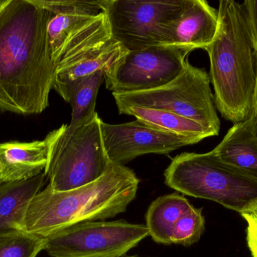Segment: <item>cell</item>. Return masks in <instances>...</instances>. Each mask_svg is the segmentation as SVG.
Masks as SVG:
<instances>
[{
	"instance_id": "1",
	"label": "cell",
	"mask_w": 257,
	"mask_h": 257,
	"mask_svg": "<svg viewBox=\"0 0 257 257\" xmlns=\"http://www.w3.org/2000/svg\"><path fill=\"white\" fill-rule=\"evenodd\" d=\"M48 19L38 0H0V112L38 115L49 106L56 66Z\"/></svg>"
},
{
	"instance_id": "2",
	"label": "cell",
	"mask_w": 257,
	"mask_h": 257,
	"mask_svg": "<svg viewBox=\"0 0 257 257\" xmlns=\"http://www.w3.org/2000/svg\"><path fill=\"white\" fill-rule=\"evenodd\" d=\"M139 182L133 170L111 163L103 176L84 187L55 192L48 186L32 200L25 231L47 239L80 223L112 218L136 199Z\"/></svg>"
},
{
	"instance_id": "3",
	"label": "cell",
	"mask_w": 257,
	"mask_h": 257,
	"mask_svg": "<svg viewBox=\"0 0 257 257\" xmlns=\"http://www.w3.org/2000/svg\"><path fill=\"white\" fill-rule=\"evenodd\" d=\"M218 29L205 48L209 56L210 79L214 104L232 123L248 117L256 87V56L241 5L235 0L219 3Z\"/></svg>"
},
{
	"instance_id": "4",
	"label": "cell",
	"mask_w": 257,
	"mask_h": 257,
	"mask_svg": "<svg viewBox=\"0 0 257 257\" xmlns=\"http://www.w3.org/2000/svg\"><path fill=\"white\" fill-rule=\"evenodd\" d=\"M168 187L241 214L257 202V181L225 164L212 152H183L164 173Z\"/></svg>"
},
{
	"instance_id": "5",
	"label": "cell",
	"mask_w": 257,
	"mask_h": 257,
	"mask_svg": "<svg viewBox=\"0 0 257 257\" xmlns=\"http://www.w3.org/2000/svg\"><path fill=\"white\" fill-rule=\"evenodd\" d=\"M102 119L96 113L90 120L75 126L56 129L45 174L48 187L68 191L91 184L103 176L111 162L102 141Z\"/></svg>"
},
{
	"instance_id": "6",
	"label": "cell",
	"mask_w": 257,
	"mask_h": 257,
	"mask_svg": "<svg viewBox=\"0 0 257 257\" xmlns=\"http://www.w3.org/2000/svg\"><path fill=\"white\" fill-rule=\"evenodd\" d=\"M205 69L187 62L175 79L152 90L113 95L116 106H136L179 115L203 127L211 136L218 135L220 121Z\"/></svg>"
},
{
	"instance_id": "7",
	"label": "cell",
	"mask_w": 257,
	"mask_h": 257,
	"mask_svg": "<svg viewBox=\"0 0 257 257\" xmlns=\"http://www.w3.org/2000/svg\"><path fill=\"white\" fill-rule=\"evenodd\" d=\"M189 0H102L111 36L127 51L168 45Z\"/></svg>"
},
{
	"instance_id": "8",
	"label": "cell",
	"mask_w": 257,
	"mask_h": 257,
	"mask_svg": "<svg viewBox=\"0 0 257 257\" xmlns=\"http://www.w3.org/2000/svg\"><path fill=\"white\" fill-rule=\"evenodd\" d=\"M148 235L146 225L86 222L47 238L45 250L51 257H121Z\"/></svg>"
},
{
	"instance_id": "9",
	"label": "cell",
	"mask_w": 257,
	"mask_h": 257,
	"mask_svg": "<svg viewBox=\"0 0 257 257\" xmlns=\"http://www.w3.org/2000/svg\"><path fill=\"white\" fill-rule=\"evenodd\" d=\"M191 52L188 48L175 45L128 51L105 75V86L112 95H120L166 85L182 72Z\"/></svg>"
},
{
	"instance_id": "10",
	"label": "cell",
	"mask_w": 257,
	"mask_h": 257,
	"mask_svg": "<svg viewBox=\"0 0 257 257\" xmlns=\"http://www.w3.org/2000/svg\"><path fill=\"white\" fill-rule=\"evenodd\" d=\"M48 12V42L55 66L79 47L111 34L101 1L38 0Z\"/></svg>"
},
{
	"instance_id": "11",
	"label": "cell",
	"mask_w": 257,
	"mask_h": 257,
	"mask_svg": "<svg viewBox=\"0 0 257 257\" xmlns=\"http://www.w3.org/2000/svg\"><path fill=\"white\" fill-rule=\"evenodd\" d=\"M101 131L110 161L121 165L140 155H167L180 148L202 141L200 139L157 129L138 119L118 125L102 121Z\"/></svg>"
},
{
	"instance_id": "12",
	"label": "cell",
	"mask_w": 257,
	"mask_h": 257,
	"mask_svg": "<svg viewBox=\"0 0 257 257\" xmlns=\"http://www.w3.org/2000/svg\"><path fill=\"white\" fill-rule=\"evenodd\" d=\"M127 52L111 35L79 47L63 56L57 63L54 84L69 82L100 70L107 75Z\"/></svg>"
},
{
	"instance_id": "13",
	"label": "cell",
	"mask_w": 257,
	"mask_h": 257,
	"mask_svg": "<svg viewBox=\"0 0 257 257\" xmlns=\"http://www.w3.org/2000/svg\"><path fill=\"white\" fill-rule=\"evenodd\" d=\"M56 130L42 140L0 143V181L21 182L45 173Z\"/></svg>"
},
{
	"instance_id": "14",
	"label": "cell",
	"mask_w": 257,
	"mask_h": 257,
	"mask_svg": "<svg viewBox=\"0 0 257 257\" xmlns=\"http://www.w3.org/2000/svg\"><path fill=\"white\" fill-rule=\"evenodd\" d=\"M218 29V11L205 0H189L171 29L168 45L205 50Z\"/></svg>"
},
{
	"instance_id": "15",
	"label": "cell",
	"mask_w": 257,
	"mask_h": 257,
	"mask_svg": "<svg viewBox=\"0 0 257 257\" xmlns=\"http://www.w3.org/2000/svg\"><path fill=\"white\" fill-rule=\"evenodd\" d=\"M211 152L225 164L257 181V122L253 112L234 124Z\"/></svg>"
},
{
	"instance_id": "16",
	"label": "cell",
	"mask_w": 257,
	"mask_h": 257,
	"mask_svg": "<svg viewBox=\"0 0 257 257\" xmlns=\"http://www.w3.org/2000/svg\"><path fill=\"white\" fill-rule=\"evenodd\" d=\"M46 178L42 173L27 181H0V236L26 232L29 206L42 190Z\"/></svg>"
},
{
	"instance_id": "17",
	"label": "cell",
	"mask_w": 257,
	"mask_h": 257,
	"mask_svg": "<svg viewBox=\"0 0 257 257\" xmlns=\"http://www.w3.org/2000/svg\"><path fill=\"white\" fill-rule=\"evenodd\" d=\"M104 81L105 72L100 70L69 82L53 85V89L72 107L69 125H79L96 115V98Z\"/></svg>"
},
{
	"instance_id": "18",
	"label": "cell",
	"mask_w": 257,
	"mask_h": 257,
	"mask_svg": "<svg viewBox=\"0 0 257 257\" xmlns=\"http://www.w3.org/2000/svg\"><path fill=\"white\" fill-rule=\"evenodd\" d=\"M193 205L184 196L177 193L161 196L148 208L146 214L147 227L155 242L172 244V235L180 218Z\"/></svg>"
},
{
	"instance_id": "19",
	"label": "cell",
	"mask_w": 257,
	"mask_h": 257,
	"mask_svg": "<svg viewBox=\"0 0 257 257\" xmlns=\"http://www.w3.org/2000/svg\"><path fill=\"white\" fill-rule=\"evenodd\" d=\"M117 110L120 114L134 116L150 126L172 134L194 137L201 140L212 137L207 130L194 121L170 112L136 106L118 107Z\"/></svg>"
},
{
	"instance_id": "20",
	"label": "cell",
	"mask_w": 257,
	"mask_h": 257,
	"mask_svg": "<svg viewBox=\"0 0 257 257\" xmlns=\"http://www.w3.org/2000/svg\"><path fill=\"white\" fill-rule=\"evenodd\" d=\"M46 239L27 232L0 236V257H37L45 250Z\"/></svg>"
},
{
	"instance_id": "21",
	"label": "cell",
	"mask_w": 257,
	"mask_h": 257,
	"mask_svg": "<svg viewBox=\"0 0 257 257\" xmlns=\"http://www.w3.org/2000/svg\"><path fill=\"white\" fill-rule=\"evenodd\" d=\"M202 208L192 207L177 222L172 235V244L189 247L200 239L205 232Z\"/></svg>"
},
{
	"instance_id": "22",
	"label": "cell",
	"mask_w": 257,
	"mask_h": 257,
	"mask_svg": "<svg viewBox=\"0 0 257 257\" xmlns=\"http://www.w3.org/2000/svg\"><path fill=\"white\" fill-rule=\"evenodd\" d=\"M244 22L257 57V0H246L240 3Z\"/></svg>"
},
{
	"instance_id": "23",
	"label": "cell",
	"mask_w": 257,
	"mask_h": 257,
	"mask_svg": "<svg viewBox=\"0 0 257 257\" xmlns=\"http://www.w3.org/2000/svg\"><path fill=\"white\" fill-rule=\"evenodd\" d=\"M247 223V242L252 257H257V202L241 214Z\"/></svg>"
},
{
	"instance_id": "24",
	"label": "cell",
	"mask_w": 257,
	"mask_h": 257,
	"mask_svg": "<svg viewBox=\"0 0 257 257\" xmlns=\"http://www.w3.org/2000/svg\"><path fill=\"white\" fill-rule=\"evenodd\" d=\"M256 87H255L254 96H253V107L251 111L254 114L257 122V57H256Z\"/></svg>"
},
{
	"instance_id": "25",
	"label": "cell",
	"mask_w": 257,
	"mask_h": 257,
	"mask_svg": "<svg viewBox=\"0 0 257 257\" xmlns=\"http://www.w3.org/2000/svg\"><path fill=\"white\" fill-rule=\"evenodd\" d=\"M128 257H138V256H128Z\"/></svg>"
}]
</instances>
